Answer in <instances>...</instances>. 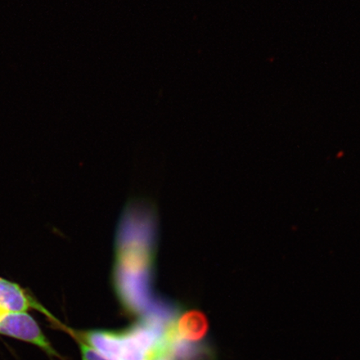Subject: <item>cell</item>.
<instances>
[{"instance_id": "obj_1", "label": "cell", "mask_w": 360, "mask_h": 360, "mask_svg": "<svg viewBox=\"0 0 360 360\" xmlns=\"http://www.w3.org/2000/svg\"><path fill=\"white\" fill-rule=\"evenodd\" d=\"M115 240L112 283L125 307L146 309L154 278L157 227L154 209L145 201H133L125 209Z\"/></svg>"}, {"instance_id": "obj_2", "label": "cell", "mask_w": 360, "mask_h": 360, "mask_svg": "<svg viewBox=\"0 0 360 360\" xmlns=\"http://www.w3.org/2000/svg\"><path fill=\"white\" fill-rule=\"evenodd\" d=\"M167 328L165 330L159 323L146 321L124 332L92 330L83 336L108 359L154 360L165 352Z\"/></svg>"}, {"instance_id": "obj_3", "label": "cell", "mask_w": 360, "mask_h": 360, "mask_svg": "<svg viewBox=\"0 0 360 360\" xmlns=\"http://www.w3.org/2000/svg\"><path fill=\"white\" fill-rule=\"evenodd\" d=\"M0 335L34 345L49 357L60 358L38 322L29 312L0 311Z\"/></svg>"}, {"instance_id": "obj_4", "label": "cell", "mask_w": 360, "mask_h": 360, "mask_svg": "<svg viewBox=\"0 0 360 360\" xmlns=\"http://www.w3.org/2000/svg\"><path fill=\"white\" fill-rule=\"evenodd\" d=\"M0 310L4 312H29L35 310L53 323H60L44 306L17 283L0 277Z\"/></svg>"}, {"instance_id": "obj_5", "label": "cell", "mask_w": 360, "mask_h": 360, "mask_svg": "<svg viewBox=\"0 0 360 360\" xmlns=\"http://www.w3.org/2000/svg\"><path fill=\"white\" fill-rule=\"evenodd\" d=\"M174 335L180 340L200 341L209 330V322L199 310H188L180 315L178 321L171 325Z\"/></svg>"}, {"instance_id": "obj_6", "label": "cell", "mask_w": 360, "mask_h": 360, "mask_svg": "<svg viewBox=\"0 0 360 360\" xmlns=\"http://www.w3.org/2000/svg\"><path fill=\"white\" fill-rule=\"evenodd\" d=\"M81 356L82 360H110L103 357L100 353L93 348H90L89 345H85L83 342L80 343Z\"/></svg>"}, {"instance_id": "obj_7", "label": "cell", "mask_w": 360, "mask_h": 360, "mask_svg": "<svg viewBox=\"0 0 360 360\" xmlns=\"http://www.w3.org/2000/svg\"><path fill=\"white\" fill-rule=\"evenodd\" d=\"M154 360H171V357L169 354H163L160 355L159 357H157Z\"/></svg>"}, {"instance_id": "obj_8", "label": "cell", "mask_w": 360, "mask_h": 360, "mask_svg": "<svg viewBox=\"0 0 360 360\" xmlns=\"http://www.w3.org/2000/svg\"><path fill=\"white\" fill-rule=\"evenodd\" d=\"M0 311H1V310H0Z\"/></svg>"}]
</instances>
